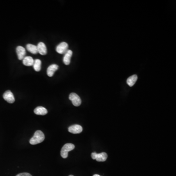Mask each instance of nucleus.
<instances>
[{"label":"nucleus","instance_id":"f3484780","mask_svg":"<svg viewBox=\"0 0 176 176\" xmlns=\"http://www.w3.org/2000/svg\"><path fill=\"white\" fill-rule=\"evenodd\" d=\"M16 176H32L31 175L29 174L28 173H23L20 174H18Z\"/></svg>","mask_w":176,"mask_h":176},{"label":"nucleus","instance_id":"1a4fd4ad","mask_svg":"<svg viewBox=\"0 0 176 176\" xmlns=\"http://www.w3.org/2000/svg\"><path fill=\"white\" fill-rule=\"evenodd\" d=\"M37 51L38 53H40L42 55H46L47 53V49L46 45L44 43L40 42L38 43V45L37 46Z\"/></svg>","mask_w":176,"mask_h":176},{"label":"nucleus","instance_id":"20e7f679","mask_svg":"<svg viewBox=\"0 0 176 176\" xmlns=\"http://www.w3.org/2000/svg\"><path fill=\"white\" fill-rule=\"evenodd\" d=\"M69 99L72 102V104L75 106L78 107L81 104V100L76 93L72 92L69 96Z\"/></svg>","mask_w":176,"mask_h":176},{"label":"nucleus","instance_id":"7ed1b4c3","mask_svg":"<svg viewBox=\"0 0 176 176\" xmlns=\"http://www.w3.org/2000/svg\"><path fill=\"white\" fill-rule=\"evenodd\" d=\"M91 157L93 160H96L97 162H105L107 158L108 155L106 153L97 154L96 153L94 152L92 153Z\"/></svg>","mask_w":176,"mask_h":176},{"label":"nucleus","instance_id":"423d86ee","mask_svg":"<svg viewBox=\"0 0 176 176\" xmlns=\"http://www.w3.org/2000/svg\"><path fill=\"white\" fill-rule=\"evenodd\" d=\"M3 98L9 103H13L15 102V98L10 91H7L3 95Z\"/></svg>","mask_w":176,"mask_h":176},{"label":"nucleus","instance_id":"2eb2a0df","mask_svg":"<svg viewBox=\"0 0 176 176\" xmlns=\"http://www.w3.org/2000/svg\"><path fill=\"white\" fill-rule=\"evenodd\" d=\"M27 49L28 51H30L31 53L35 55L38 53L37 51V47L35 45H32V44H27L26 46Z\"/></svg>","mask_w":176,"mask_h":176},{"label":"nucleus","instance_id":"f8f14e48","mask_svg":"<svg viewBox=\"0 0 176 176\" xmlns=\"http://www.w3.org/2000/svg\"><path fill=\"white\" fill-rule=\"evenodd\" d=\"M34 112L36 115L40 116H44L47 113V111L45 108L43 107L39 106L36 108L34 110Z\"/></svg>","mask_w":176,"mask_h":176},{"label":"nucleus","instance_id":"a211bd4d","mask_svg":"<svg viewBox=\"0 0 176 176\" xmlns=\"http://www.w3.org/2000/svg\"><path fill=\"white\" fill-rule=\"evenodd\" d=\"M93 176H101L100 175H97V174H95V175H93Z\"/></svg>","mask_w":176,"mask_h":176},{"label":"nucleus","instance_id":"dca6fc26","mask_svg":"<svg viewBox=\"0 0 176 176\" xmlns=\"http://www.w3.org/2000/svg\"><path fill=\"white\" fill-rule=\"evenodd\" d=\"M33 68L36 72L40 71L41 69V61L40 59H35L33 65Z\"/></svg>","mask_w":176,"mask_h":176},{"label":"nucleus","instance_id":"0eeeda50","mask_svg":"<svg viewBox=\"0 0 176 176\" xmlns=\"http://www.w3.org/2000/svg\"><path fill=\"white\" fill-rule=\"evenodd\" d=\"M83 128L81 126L76 124L73 125L69 127L68 128V131L69 132L72 133V134H79L82 132Z\"/></svg>","mask_w":176,"mask_h":176},{"label":"nucleus","instance_id":"39448f33","mask_svg":"<svg viewBox=\"0 0 176 176\" xmlns=\"http://www.w3.org/2000/svg\"><path fill=\"white\" fill-rule=\"evenodd\" d=\"M68 47H69L68 44L67 43L63 42L61 43L60 44H59L56 47V51L59 54L64 55L69 50Z\"/></svg>","mask_w":176,"mask_h":176},{"label":"nucleus","instance_id":"f257e3e1","mask_svg":"<svg viewBox=\"0 0 176 176\" xmlns=\"http://www.w3.org/2000/svg\"><path fill=\"white\" fill-rule=\"evenodd\" d=\"M45 140V135L44 133L40 130H38L35 132L33 137L31 138L30 143L32 145H36L41 143Z\"/></svg>","mask_w":176,"mask_h":176},{"label":"nucleus","instance_id":"9d476101","mask_svg":"<svg viewBox=\"0 0 176 176\" xmlns=\"http://www.w3.org/2000/svg\"><path fill=\"white\" fill-rule=\"evenodd\" d=\"M58 68L59 66L56 64H52V65H50V66L47 68V76H49V77L53 76L55 72L58 70Z\"/></svg>","mask_w":176,"mask_h":176},{"label":"nucleus","instance_id":"f03ea898","mask_svg":"<svg viewBox=\"0 0 176 176\" xmlns=\"http://www.w3.org/2000/svg\"><path fill=\"white\" fill-rule=\"evenodd\" d=\"M75 146L72 143L65 144L61 150V156L64 158H67L68 157V153L75 149Z\"/></svg>","mask_w":176,"mask_h":176},{"label":"nucleus","instance_id":"6ab92c4d","mask_svg":"<svg viewBox=\"0 0 176 176\" xmlns=\"http://www.w3.org/2000/svg\"><path fill=\"white\" fill-rule=\"evenodd\" d=\"M73 176V175H70V176Z\"/></svg>","mask_w":176,"mask_h":176},{"label":"nucleus","instance_id":"9b49d317","mask_svg":"<svg viewBox=\"0 0 176 176\" xmlns=\"http://www.w3.org/2000/svg\"><path fill=\"white\" fill-rule=\"evenodd\" d=\"M72 55V51L71 50H68L66 53L64 54L63 57V62L66 65H70L71 63V57Z\"/></svg>","mask_w":176,"mask_h":176},{"label":"nucleus","instance_id":"4468645a","mask_svg":"<svg viewBox=\"0 0 176 176\" xmlns=\"http://www.w3.org/2000/svg\"><path fill=\"white\" fill-rule=\"evenodd\" d=\"M137 80V76L134 75L131 76L127 80V83L130 87H132L136 83V81Z\"/></svg>","mask_w":176,"mask_h":176},{"label":"nucleus","instance_id":"ddd939ff","mask_svg":"<svg viewBox=\"0 0 176 176\" xmlns=\"http://www.w3.org/2000/svg\"><path fill=\"white\" fill-rule=\"evenodd\" d=\"M35 60L31 56H25L23 59V63L26 66H32L34 64Z\"/></svg>","mask_w":176,"mask_h":176},{"label":"nucleus","instance_id":"6e6552de","mask_svg":"<svg viewBox=\"0 0 176 176\" xmlns=\"http://www.w3.org/2000/svg\"><path fill=\"white\" fill-rule=\"evenodd\" d=\"M17 55H18V58L20 60H22L25 57L26 55V51L24 47L22 46H18L16 47Z\"/></svg>","mask_w":176,"mask_h":176}]
</instances>
